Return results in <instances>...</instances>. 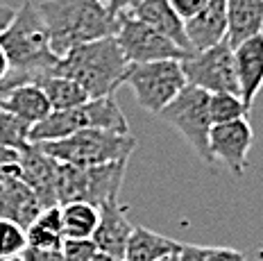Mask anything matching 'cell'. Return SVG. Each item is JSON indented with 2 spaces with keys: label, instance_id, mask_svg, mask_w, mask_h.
<instances>
[{
  "label": "cell",
  "instance_id": "cell-27",
  "mask_svg": "<svg viewBox=\"0 0 263 261\" xmlns=\"http://www.w3.org/2000/svg\"><path fill=\"white\" fill-rule=\"evenodd\" d=\"M98 252L91 238H64L62 257L64 261H91V257Z\"/></svg>",
  "mask_w": 263,
  "mask_h": 261
},
{
  "label": "cell",
  "instance_id": "cell-29",
  "mask_svg": "<svg viewBox=\"0 0 263 261\" xmlns=\"http://www.w3.org/2000/svg\"><path fill=\"white\" fill-rule=\"evenodd\" d=\"M168 3H171L173 12L177 14L184 23H189V21H193L195 16L202 14V9L206 7L209 0H168Z\"/></svg>",
  "mask_w": 263,
  "mask_h": 261
},
{
  "label": "cell",
  "instance_id": "cell-34",
  "mask_svg": "<svg viewBox=\"0 0 263 261\" xmlns=\"http://www.w3.org/2000/svg\"><path fill=\"white\" fill-rule=\"evenodd\" d=\"M16 7H9V5H0V34L9 28V23L14 21Z\"/></svg>",
  "mask_w": 263,
  "mask_h": 261
},
{
  "label": "cell",
  "instance_id": "cell-28",
  "mask_svg": "<svg viewBox=\"0 0 263 261\" xmlns=\"http://www.w3.org/2000/svg\"><path fill=\"white\" fill-rule=\"evenodd\" d=\"M21 152L14 148H0V182L21 179Z\"/></svg>",
  "mask_w": 263,
  "mask_h": 261
},
{
  "label": "cell",
  "instance_id": "cell-9",
  "mask_svg": "<svg viewBox=\"0 0 263 261\" xmlns=\"http://www.w3.org/2000/svg\"><path fill=\"white\" fill-rule=\"evenodd\" d=\"M116 18V41L129 66H143V64L155 62H184L186 57H191L189 52L175 46L171 39H166L163 34L147 28L145 23L136 21L132 14H120Z\"/></svg>",
  "mask_w": 263,
  "mask_h": 261
},
{
  "label": "cell",
  "instance_id": "cell-23",
  "mask_svg": "<svg viewBox=\"0 0 263 261\" xmlns=\"http://www.w3.org/2000/svg\"><path fill=\"white\" fill-rule=\"evenodd\" d=\"M98 207L86 202L62 204V225L64 238H91L98 227Z\"/></svg>",
  "mask_w": 263,
  "mask_h": 261
},
{
  "label": "cell",
  "instance_id": "cell-21",
  "mask_svg": "<svg viewBox=\"0 0 263 261\" xmlns=\"http://www.w3.org/2000/svg\"><path fill=\"white\" fill-rule=\"evenodd\" d=\"M27 246L41 250H62L64 246V225H62V207H48L36 220L25 230Z\"/></svg>",
  "mask_w": 263,
  "mask_h": 261
},
{
  "label": "cell",
  "instance_id": "cell-15",
  "mask_svg": "<svg viewBox=\"0 0 263 261\" xmlns=\"http://www.w3.org/2000/svg\"><path fill=\"white\" fill-rule=\"evenodd\" d=\"M184 25L193 55L218 46L227 39V0H209L202 14Z\"/></svg>",
  "mask_w": 263,
  "mask_h": 261
},
{
  "label": "cell",
  "instance_id": "cell-3",
  "mask_svg": "<svg viewBox=\"0 0 263 261\" xmlns=\"http://www.w3.org/2000/svg\"><path fill=\"white\" fill-rule=\"evenodd\" d=\"M0 48L9 59L12 73L25 75L32 84L46 75H52L59 64V57L52 52L50 32L36 5L32 3L16 7L14 21L0 34Z\"/></svg>",
  "mask_w": 263,
  "mask_h": 261
},
{
  "label": "cell",
  "instance_id": "cell-10",
  "mask_svg": "<svg viewBox=\"0 0 263 261\" xmlns=\"http://www.w3.org/2000/svg\"><path fill=\"white\" fill-rule=\"evenodd\" d=\"M186 82L195 89L213 94H236L238 96V75L234 62V46L227 39L204 52L186 57L182 62Z\"/></svg>",
  "mask_w": 263,
  "mask_h": 261
},
{
  "label": "cell",
  "instance_id": "cell-38",
  "mask_svg": "<svg viewBox=\"0 0 263 261\" xmlns=\"http://www.w3.org/2000/svg\"><path fill=\"white\" fill-rule=\"evenodd\" d=\"M163 261H177V257L173 254V257H168V259H163Z\"/></svg>",
  "mask_w": 263,
  "mask_h": 261
},
{
  "label": "cell",
  "instance_id": "cell-41",
  "mask_svg": "<svg viewBox=\"0 0 263 261\" xmlns=\"http://www.w3.org/2000/svg\"><path fill=\"white\" fill-rule=\"evenodd\" d=\"M120 261H123V259H120Z\"/></svg>",
  "mask_w": 263,
  "mask_h": 261
},
{
  "label": "cell",
  "instance_id": "cell-30",
  "mask_svg": "<svg viewBox=\"0 0 263 261\" xmlns=\"http://www.w3.org/2000/svg\"><path fill=\"white\" fill-rule=\"evenodd\" d=\"M21 259L23 261H64L62 250H41V248H32V246H27L21 252Z\"/></svg>",
  "mask_w": 263,
  "mask_h": 261
},
{
  "label": "cell",
  "instance_id": "cell-6",
  "mask_svg": "<svg viewBox=\"0 0 263 261\" xmlns=\"http://www.w3.org/2000/svg\"><path fill=\"white\" fill-rule=\"evenodd\" d=\"M125 168H127V161H111V164L93 168H78L57 161L59 207L68 202H86L100 207L107 200H116L125 177Z\"/></svg>",
  "mask_w": 263,
  "mask_h": 261
},
{
  "label": "cell",
  "instance_id": "cell-36",
  "mask_svg": "<svg viewBox=\"0 0 263 261\" xmlns=\"http://www.w3.org/2000/svg\"><path fill=\"white\" fill-rule=\"evenodd\" d=\"M91 261H120V259H114V257H109V254H105V252H96L91 257Z\"/></svg>",
  "mask_w": 263,
  "mask_h": 261
},
{
  "label": "cell",
  "instance_id": "cell-22",
  "mask_svg": "<svg viewBox=\"0 0 263 261\" xmlns=\"http://www.w3.org/2000/svg\"><path fill=\"white\" fill-rule=\"evenodd\" d=\"M34 84L46 94L52 111H68L75 109V107H82L86 100H91L78 82L62 78V75H46V78L36 80Z\"/></svg>",
  "mask_w": 263,
  "mask_h": 261
},
{
  "label": "cell",
  "instance_id": "cell-35",
  "mask_svg": "<svg viewBox=\"0 0 263 261\" xmlns=\"http://www.w3.org/2000/svg\"><path fill=\"white\" fill-rule=\"evenodd\" d=\"M9 75H12V66H9V59L5 55V50L0 48V84H3Z\"/></svg>",
  "mask_w": 263,
  "mask_h": 261
},
{
  "label": "cell",
  "instance_id": "cell-17",
  "mask_svg": "<svg viewBox=\"0 0 263 261\" xmlns=\"http://www.w3.org/2000/svg\"><path fill=\"white\" fill-rule=\"evenodd\" d=\"M43 207L36 193L21 179L0 182V220H12L18 227H27L36 220Z\"/></svg>",
  "mask_w": 263,
  "mask_h": 261
},
{
  "label": "cell",
  "instance_id": "cell-1",
  "mask_svg": "<svg viewBox=\"0 0 263 261\" xmlns=\"http://www.w3.org/2000/svg\"><path fill=\"white\" fill-rule=\"evenodd\" d=\"M50 32L52 52L62 59L73 48L116 36L118 18L96 0H43L36 5Z\"/></svg>",
  "mask_w": 263,
  "mask_h": 261
},
{
  "label": "cell",
  "instance_id": "cell-4",
  "mask_svg": "<svg viewBox=\"0 0 263 261\" xmlns=\"http://www.w3.org/2000/svg\"><path fill=\"white\" fill-rule=\"evenodd\" d=\"M84 129H105V132L129 134V123L114 98H93L82 107L68 111H52L46 121L30 129V143L41 145L62 141Z\"/></svg>",
  "mask_w": 263,
  "mask_h": 261
},
{
  "label": "cell",
  "instance_id": "cell-12",
  "mask_svg": "<svg viewBox=\"0 0 263 261\" xmlns=\"http://www.w3.org/2000/svg\"><path fill=\"white\" fill-rule=\"evenodd\" d=\"M21 182L36 193L43 209L59 207L57 202V161L41 152L39 145H27L21 152Z\"/></svg>",
  "mask_w": 263,
  "mask_h": 261
},
{
  "label": "cell",
  "instance_id": "cell-31",
  "mask_svg": "<svg viewBox=\"0 0 263 261\" xmlns=\"http://www.w3.org/2000/svg\"><path fill=\"white\" fill-rule=\"evenodd\" d=\"M206 252H209V248L204 246L182 243V248H179V252L175 257H177V261H206Z\"/></svg>",
  "mask_w": 263,
  "mask_h": 261
},
{
  "label": "cell",
  "instance_id": "cell-33",
  "mask_svg": "<svg viewBox=\"0 0 263 261\" xmlns=\"http://www.w3.org/2000/svg\"><path fill=\"white\" fill-rule=\"evenodd\" d=\"M143 0H109L107 9L111 16H120V14H132Z\"/></svg>",
  "mask_w": 263,
  "mask_h": 261
},
{
  "label": "cell",
  "instance_id": "cell-25",
  "mask_svg": "<svg viewBox=\"0 0 263 261\" xmlns=\"http://www.w3.org/2000/svg\"><path fill=\"white\" fill-rule=\"evenodd\" d=\"M30 125L0 107V148L23 150L30 145Z\"/></svg>",
  "mask_w": 263,
  "mask_h": 261
},
{
  "label": "cell",
  "instance_id": "cell-14",
  "mask_svg": "<svg viewBox=\"0 0 263 261\" xmlns=\"http://www.w3.org/2000/svg\"><path fill=\"white\" fill-rule=\"evenodd\" d=\"M234 62L238 75V96L250 111L263 86V34L252 36L234 48Z\"/></svg>",
  "mask_w": 263,
  "mask_h": 261
},
{
  "label": "cell",
  "instance_id": "cell-32",
  "mask_svg": "<svg viewBox=\"0 0 263 261\" xmlns=\"http://www.w3.org/2000/svg\"><path fill=\"white\" fill-rule=\"evenodd\" d=\"M206 261H245V254L234 248H209Z\"/></svg>",
  "mask_w": 263,
  "mask_h": 261
},
{
  "label": "cell",
  "instance_id": "cell-40",
  "mask_svg": "<svg viewBox=\"0 0 263 261\" xmlns=\"http://www.w3.org/2000/svg\"><path fill=\"white\" fill-rule=\"evenodd\" d=\"M259 259L263 261V250H259Z\"/></svg>",
  "mask_w": 263,
  "mask_h": 261
},
{
  "label": "cell",
  "instance_id": "cell-5",
  "mask_svg": "<svg viewBox=\"0 0 263 261\" xmlns=\"http://www.w3.org/2000/svg\"><path fill=\"white\" fill-rule=\"evenodd\" d=\"M39 148L59 164L93 168L111 161H129V155L136 150V139L132 137V132L116 134L105 129H84L62 141L41 143Z\"/></svg>",
  "mask_w": 263,
  "mask_h": 261
},
{
  "label": "cell",
  "instance_id": "cell-11",
  "mask_svg": "<svg viewBox=\"0 0 263 261\" xmlns=\"http://www.w3.org/2000/svg\"><path fill=\"white\" fill-rule=\"evenodd\" d=\"M254 141V132L248 118L232 121L224 125H213L209 132V150L213 157V164L220 161L227 166L229 173L243 175L248 168V155Z\"/></svg>",
  "mask_w": 263,
  "mask_h": 261
},
{
  "label": "cell",
  "instance_id": "cell-37",
  "mask_svg": "<svg viewBox=\"0 0 263 261\" xmlns=\"http://www.w3.org/2000/svg\"><path fill=\"white\" fill-rule=\"evenodd\" d=\"M5 261H23L21 257H12V259H5Z\"/></svg>",
  "mask_w": 263,
  "mask_h": 261
},
{
  "label": "cell",
  "instance_id": "cell-8",
  "mask_svg": "<svg viewBox=\"0 0 263 261\" xmlns=\"http://www.w3.org/2000/svg\"><path fill=\"white\" fill-rule=\"evenodd\" d=\"M125 84L147 114L159 116L189 82L182 70V62H155L143 66H129Z\"/></svg>",
  "mask_w": 263,
  "mask_h": 261
},
{
  "label": "cell",
  "instance_id": "cell-26",
  "mask_svg": "<svg viewBox=\"0 0 263 261\" xmlns=\"http://www.w3.org/2000/svg\"><path fill=\"white\" fill-rule=\"evenodd\" d=\"M27 248L25 230L12 220H0V261L21 257V252Z\"/></svg>",
  "mask_w": 263,
  "mask_h": 261
},
{
  "label": "cell",
  "instance_id": "cell-2",
  "mask_svg": "<svg viewBox=\"0 0 263 261\" xmlns=\"http://www.w3.org/2000/svg\"><path fill=\"white\" fill-rule=\"evenodd\" d=\"M129 64L125 62L116 36L84 43L59 59L52 75H62L78 82L91 98H114L118 86L125 84Z\"/></svg>",
  "mask_w": 263,
  "mask_h": 261
},
{
  "label": "cell",
  "instance_id": "cell-19",
  "mask_svg": "<svg viewBox=\"0 0 263 261\" xmlns=\"http://www.w3.org/2000/svg\"><path fill=\"white\" fill-rule=\"evenodd\" d=\"M263 34V0H227V41L234 48Z\"/></svg>",
  "mask_w": 263,
  "mask_h": 261
},
{
  "label": "cell",
  "instance_id": "cell-39",
  "mask_svg": "<svg viewBox=\"0 0 263 261\" xmlns=\"http://www.w3.org/2000/svg\"><path fill=\"white\" fill-rule=\"evenodd\" d=\"M96 3H100V5H107V3H109V0H96Z\"/></svg>",
  "mask_w": 263,
  "mask_h": 261
},
{
  "label": "cell",
  "instance_id": "cell-18",
  "mask_svg": "<svg viewBox=\"0 0 263 261\" xmlns=\"http://www.w3.org/2000/svg\"><path fill=\"white\" fill-rule=\"evenodd\" d=\"M0 107H3L5 111H9L12 116H16L18 121L27 123L30 127L46 121L52 114L46 94L32 82H25V84H18V86H14V89H9L7 94L0 98Z\"/></svg>",
  "mask_w": 263,
  "mask_h": 261
},
{
  "label": "cell",
  "instance_id": "cell-7",
  "mask_svg": "<svg viewBox=\"0 0 263 261\" xmlns=\"http://www.w3.org/2000/svg\"><path fill=\"white\" fill-rule=\"evenodd\" d=\"M159 118L173 125L206 166H213V157L209 150V132L213 125L209 116V94L206 91L186 84V89L159 114Z\"/></svg>",
  "mask_w": 263,
  "mask_h": 261
},
{
  "label": "cell",
  "instance_id": "cell-20",
  "mask_svg": "<svg viewBox=\"0 0 263 261\" xmlns=\"http://www.w3.org/2000/svg\"><path fill=\"white\" fill-rule=\"evenodd\" d=\"M179 248H182V243L175 241V238L161 236V234L147 230L143 225H134L123 261H163L177 254Z\"/></svg>",
  "mask_w": 263,
  "mask_h": 261
},
{
  "label": "cell",
  "instance_id": "cell-13",
  "mask_svg": "<svg viewBox=\"0 0 263 261\" xmlns=\"http://www.w3.org/2000/svg\"><path fill=\"white\" fill-rule=\"evenodd\" d=\"M98 214H100L98 227L91 236L93 246L98 248V252H105L114 259H123L134 225L127 220L123 207L118 204V198L107 200L105 204H100L98 207Z\"/></svg>",
  "mask_w": 263,
  "mask_h": 261
},
{
  "label": "cell",
  "instance_id": "cell-16",
  "mask_svg": "<svg viewBox=\"0 0 263 261\" xmlns=\"http://www.w3.org/2000/svg\"><path fill=\"white\" fill-rule=\"evenodd\" d=\"M132 16H134L136 21H141V23H145L147 28L159 32V34H163L166 39H171L175 46L182 48L184 52L193 55V48H191L189 36H186L184 21L173 12L168 0H143V3L132 12Z\"/></svg>",
  "mask_w": 263,
  "mask_h": 261
},
{
  "label": "cell",
  "instance_id": "cell-24",
  "mask_svg": "<svg viewBox=\"0 0 263 261\" xmlns=\"http://www.w3.org/2000/svg\"><path fill=\"white\" fill-rule=\"evenodd\" d=\"M248 109H245L243 100L236 94H213L209 96V116L211 125H224L232 121H240L248 118Z\"/></svg>",
  "mask_w": 263,
  "mask_h": 261
}]
</instances>
